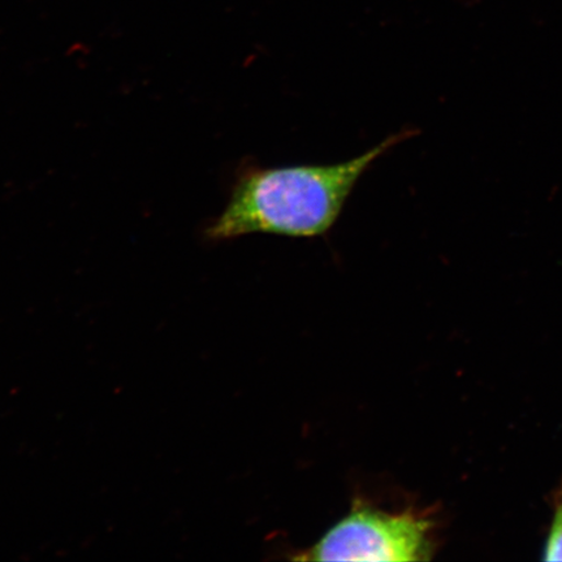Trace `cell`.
Here are the masks:
<instances>
[{
    "label": "cell",
    "mask_w": 562,
    "mask_h": 562,
    "mask_svg": "<svg viewBox=\"0 0 562 562\" xmlns=\"http://www.w3.org/2000/svg\"><path fill=\"white\" fill-rule=\"evenodd\" d=\"M416 131L404 130L362 156L335 165L246 167L237 176L228 205L205 231L224 241L265 234L293 238L325 236L372 164Z\"/></svg>",
    "instance_id": "cell-1"
},
{
    "label": "cell",
    "mask_w": 562,
    "mask_h": 562,
    "mask_svg": "<svg viewBox=\"0 0 562 562\" xmlns=\"http://www.w3.org/2000/svg\"><path fill=\"white\" fill-rule=\"evenodd\" d=\"M432 530L425 512L391 513L356 503L347 517L294 560L426 561L434 553Z\"/></svg>",
    "instance_id": "cell-2"
},
{
    "label": "cell",
    "mask_w": 562,
    "mask_h": 562,
    "mask_svg": "<svg viewBox=\"0 0 562 562\" xmlns=\"http://www.w3.org/2000/svg\"><path fill=\"white\" fill-rule=\"evenodd\" d=\"M546 561H562V502L554 508L553 521L544 548Z\"/></svg>",
    "instance_id": "cell-3"
}]
</instances>
